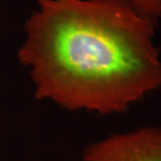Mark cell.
<instances>
[{
	"instance_id": "1",
	"label": "cell",
	"mask_w": 161,
	"mask_h": 161,
	"mask_svg": "<svg viewBox=\"0 0 161 161\" xmlns=\"http://www.w3.org/2000/svg\"><path fill=\"white\" fill-rule=\"evenodd\" d=\"M34 1L17 58L36 98L110 115L161 90L158 22L127 0Z\"/></svg>"
},
{
	"instance_id": "3",
	"label": "cell",
	"mask_w": 161,
	"mask_h": 161,
	"mask_svg": "<svg viewBox=\"0 0 161 161\" xmlns=\"http://www.w3.org/2000/svg\"><path fill=\"white\" fill-rule=\"evenodd\" d=\"M140 14L158 22L161 17V0H127Z\"/></svg>"
},
{
	"instance_id": "2",
	"label": "cell",
	"mask_w": 161,
	"mask_h": 161,
	"mask_svg": "<svg viewBox=\"0 0 161 161\" xmlns=\"http://www.w3.org/2000/svg\"><path fill=\"white\" fill-rule=\"evenodd\" d=\"M80 161H161V126L112 133L89 144Z\"/></svg>"
}]
</instances>
